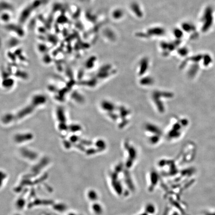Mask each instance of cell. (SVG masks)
Listing matches in <instances>:
<instances>
[{"label": "cell", "mask_w": 215, "mask_h": 215, "mask_svg": "<svg viewBox=\"0 0 215 215\" xmlns=\"http://www.w3.org/2000/svg\"><path fill=\"white\" fill-rule=\"evenodd\" d=\"M146 129L151 133H156L157 135H160L161 133L160 129H158L157 126H155L154 125L147 124L146 126Z\"/></svg>", "instance_id": "6da1fadb"}, {"label": "cell", "mask_w": 215, "mask_h": 215, "mask_svg": "<svg viewBox=\"0 0 215 215\" xmlns=\"http://www.w3.org/2000/svg\"><path fill=\"white\" fill-rule=\"evenodd\" d=\"M102 107L104 110L111 112L114 109V106L109 102H103L102 104Z\"/></svg>", "instance_id": "7a4b0ae2"}, {"label": "cell", "mask_w": 215, "mask_h": 215, "mask_svg": "<svg viewBox=\"0 0 215 215\" xmlns=\"http://www.w3.org/2000/svg\"><path fill=\"white\" fill-rule=\"evenodd\" d=\"M140 83L143 85H150L153 83V80L150 77H146L142 79Z\"/></svg>", "instance_id": "3957f363"}, {"label": "cell", "mask_w": 215, "mask_h": 215, "mask_svg": "<svg viewBox=\"0 0 215 215\" xmlns=\"http://www.w3.org/2000/svg\"><path fill=\"white\" fill-rule=\"evenodd\" d=\"M146 211L150 214H153L155 212V208L152 204H148L146 207Z\"/></svg>", "instance_id": "277c9868"}, {"label": "cell", "mask_w": 215, "mask_h": 215, "mask_svg": "<svg viewBox=\"0 0 215 215\" xmlns=\"http://www.w3.org/2000/svg\"><path fill=\"white\" fill-rule=\"evenodd\" d=\"M94 210L97 214H101L102 213V208L101 206L98 204H96L94 206Z\"/></svg>", "instance_id": "5b68a950"}, {"label": "cell", "mask_w": 215, "mask_h": 215, "mask_svg": "<svg viewBox=\"0 0 215 215\" xmlns=\"http://www.w3.org/2000/svg\"><path fill=\"white\" fill-rule=\"evenodd\" d=\"M150 140L151 141V143H156L157 142H158V140H159L158 135H156V136L151 137Z\"/></svg>", "instance_id": "8992f818"}, {"label": "cell", "mask_w": 215, "mask_h": 215, "mask_svg": "<svg viewBox=\"0 0 215 215\" xmlns=\"http://www.w3.org/2000/svg\"><path fill=\"white\" fill-rule=\"evenodd\" d=\"M97 143L99 147H100V148L104 149L105 147V144L104 142L102 140H99Z\"/></svg>", "instance_id": "52a82bcc"}, {"label": "cell", "mask_w": 215, "mask_h": 215, "mask_svg": "<svg viewBox=\"0 0 215 215\" xmlns=\"http://www.w3.org/2000/svg\"></svg>", "instance_id": "ba28073f"}]
</instances>
